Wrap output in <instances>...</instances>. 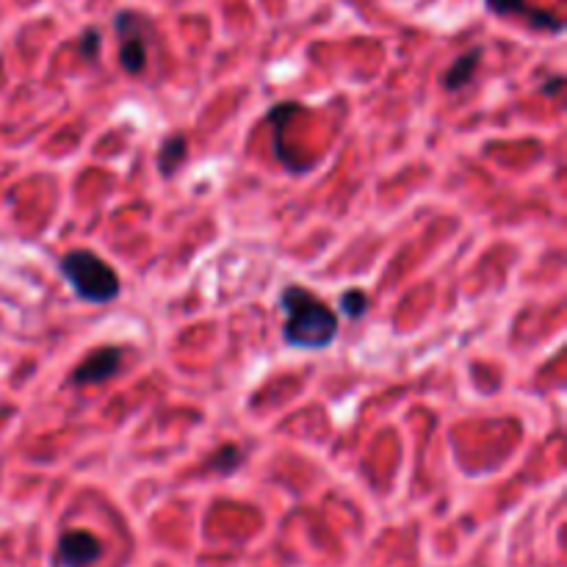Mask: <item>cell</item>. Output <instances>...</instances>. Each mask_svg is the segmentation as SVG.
Segmentation results:
<instances>
[{
    "mask_svg": "<svg viewBox=\"0 0 567 567\" xmlns=\"http://www.w3.org/2000/svg\"><path fill=\"white\" fill-rule=\"evenodd\" d=\"M186 155H189V142H186L183 133H175V136L164 139L161 150H158V169H161V175H166V178L175 175L178 166L186 161Z\"/></svg>",
    "mask_w": 567,
    "mask_h": 567,
    "instance_id": "cell-9",
    "label": "cell"
},
{
    "mask_svg": "<svg viewBox=\"0 0 567 567\" xmlns=\"http://www.w3.org/2000/svg\"><path fill=\"white\" fill-rule=\"evenodd\" d=\"M103 554V545L92 532H67L56 548V565L59 567H89Z\"/></svg>",
    "mask_w": 567,
    "mask_h": 567,
    "instance_id": "cell-4",
    "label": "cell"
},
{
    "mask_svg": "<svg viewBox=\"0 0 567 567\" xmlns=\"http://www.w3.org/2000/svg\"><path fill=\"white\" fill-rule=\"evenodd\" d=\"M97 48H100V34H97L95 28H89L81 39V53L86 61H95L97 59Z\"/></svg>",
    "mask_w": 567,
    "mask_h": 567,
    "instance_id": "cell-11",
    "label": "cell"
},
{
    "mask_svg": "<svg viewBox=\"0 0 567 567\" xmlns=\"http://www.w3.org/2000/svg\"><path fill=\"white\" fill-rule=\"evenodd\" d=\"M280 308L285 313L283 341L294 349L319 352L338 338V316L319 296L299 285H285L280 294Z\"/></svg>",
    "mask_w": 567,
    "mask_h": 567,
    "instance_id": "cell-1",
    "label": "cell"
},
{
    "mask_svg": "<svg viewBox=\"0 0 567 567\" xmlns=\"http://www.w3.org/2000/svg\"><path fill=\"white\" fill-rule=\"evenodd\" d=\"M122 349L119 346H106V349H97L92 355L83 360L81 366L75 368L72 382L75 385H100L108 382L111 377H117L119 366H122Z\"/></svg>",
    "mask_w": 567,
    "mask_h": 567,
    "instance_id": "cell-5",
    "label": "cell"
},
{
    "mask_svg": "<svg viewBox=\"0 0 567 567\" xmlns=\"http://www.w3.org/2000/svg\"><path fill=\"white\" fill-rule=\"evenodd\" d=\"M302 111H305V108L299 106V103H277V106L272 108V114H269L274 130V153L280 158V164H283L285 169H291V172H299V169H296V164L291 161V155H288V147H285L283 136H285V128H288V119L299 117Z\"/></svg>",
    "mask_w": 567,
    "mask_h": 567,
    "instance_id": "cell-7",
    "label": "cell"
},
{
    "mask_svg": "<svg viewBox=\"0 0 567 567\" xmlns=\"http://www.w3.org/2000/svg\"><path fill=\"white\" fill-rule=\"evenodd\" d=\"M114 28L119 36V64L128 75H139L147 67V31L150 23L142 14L119 12L114 17Z\"/></svg>",
    "mask_w": 567,
    "mask_h": 567,
    "instance_id": "cell-3",
    "label": "cell"
},
{
    "mask_svg": "<svg viewBox=\"0 0 567 567\" xmlns=\"http://www.w3.org/2000/svg\"><path fill=\"white\" fill-rule=\"evenodd\" d=\"M341 313L346 319H363L368 313V296L360 288H352L341 296Z\"/></svg>",
    "mask_w": 567,
    "mask_h": 567,
    "instance_id": "cell-10",
    "label": "cell"
},
{
    "mask_svg": "<svg viewBox=\"0 0 567 567\" xmlns=\"http://www.w3.org/2000/svg\"><path fill=\"white\" fill-rule=\"evenodd\" d=\"M562 81H565L562 75H554V78L548 81V86H543V95H556V92L562 89Z\"/></svg>",
    "mask_w": 567,
    "mask_h": 567,
    "instance_id": "cell-12",
    "label": "cell"
},
{
    "mask_svg": "<svg viewBox=\"0 0 567 567\" xmlns=\"http://www.w3.org/2000/svg\"><path fill=\"white\" fill-rule=\"evenodd\" d=\"M59 272L78 299L89 305H108L119 296V277L111 263L92 249H72L59 260Z\"/></svg>",
    "mask_w": 567,
    "mask_h": 567,
    "instance_id": "cell-2",
    "label": "cell"
},
{
    "mask_svg": "<svg viewBox=\"0 0 567 567\" xmlns=\"http://www.w3.org/2000/svg\"><path fill=\"white\" fill-rule=\"evenodd\" d=\"M479 59H482V48H473V50H468V53H462L460 59L451 64V70L446 72L443 86H446L449 92L465 89V86L473 81L476 70H479Z\"/></svg>",
    "mask_w": 567,
    "mask_h": 567,
    "instance_id": "cell-8",
    "label": "cell"
},
{
    "mask_svg": "<svg viewBox=\"0 0 567 567\" xmlns=\"http://www.w3.org/2000/svg\"><path fill=\"white\" fill-rule=\"evenodd\" d=\"M487 12L498 14V17H523L529 20L534 28H543V31H551V34H559L562 31V20L551 12H540V9H532L526 0H485Z\"/></svg>",
    "mask_w": 567,
    "mask_h": 567,
    "instance_id": "cell-6",
    "label": "cell"
}]
</instances>
